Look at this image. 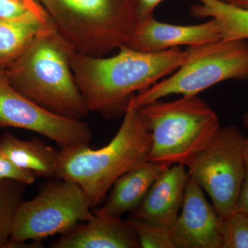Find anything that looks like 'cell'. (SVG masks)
<instances>
[{
    "mask_svg": "<svg viewBox=\"0 0 248 248\" xmlns=\"http://www.w3.org/2000/svg\"><path fill=\"white\" fill-rule=\"evenodd\" d=\"M51 244L53 248H141L136 233L126 221L118 217L94 214L69 231L62 233Z\"/></svg>",
    "mask_w": 248,
    "mask_h": 248,
    "instance_id": "cell-13",
    "label": "cell"
},
{
    "mask_svg": "<svg viewBox=\"0 0 248 248\" xmlns=\"http://www.w3.org/2000/svg\"><path fill=\"white\" fill-rule=\"evenodd\" d=\"M151 146V133L140 108L130 104L120 129L107 146L94 150L79 145L58 151L57 178L78 184L93 208L119 178L149 161Z\"/></svg>",
    "mask_w": 248,
    "mask_h": 248,
    "instance_id": "cell-3",
    "label": "cell"
},
{
    "mask_svg": "<svg viewBox=\"0 0 248 248\" xmlns=\"http://www.w3.org/2000/svg\"><path fill=\"white\" fill-rule=\"evenodd\" d=\"M57 179L33 199L19 204L7 244L40 241L62 234L94 216L83 189L76 183Z\"/></svg>",
    "mask_w": 248,
    "mask_h": 248,
    "instance_id": "cell-7",
    "label": "cell"
},
{
    "mask_svg": "<svg viewBox=\"0 0 248 248\" xmlns=\"http://www.w3.org/2000/svg\"><path fill=\"white\" fill-rule=\"evenodd\" d=\"M151 135L149 161L187 168L221 128L216 112L198 96L159 100L140 108Z\"/></svg>",
    "mask_w": 248,
    "mask_h": 248,
    "instance_id": "cell-5",
    "label": "cell"
},
{
    "mask_svg": "<svg viewBox=\"0 0 248 248\" xmlns=\"http://www.w3.org/2000/svg\"><path fill=\"white\" fill-rule=\"evenodd\" d=\"M189 175L182 208L170 229L174 248H221V217Z\"/></svg>",
    "mask_w": 248,
    "mask_h": 248,
    "instance_id": "cell-10",
    "label": "cell"
},
{
    "mask_svg": "<svg viewBox=\"0 0 248 248\" xmlns=\"http://www.w3.org/2000/svg\"><path fill=\"white\" fill-rule=\"evenodd\" d=\"M244 178L240 194L237 209L248 214V135L245 136L244 142Z\"/></svg>",
    "mask_w": 248,
    "mask_h": 248,
    "instance_id": "cell-22",
    "label": "cell"
},
{
    "mask_svg": "<svg viewBox=\"0 0 248 248\" xmlns=\"http://www.w3.org/2000/svg\"><path fill=\"white\" fill-rule=\"evenodd\" d=\"M76 50L55 26L39 32L5 71L16 91L45 109L68 118L89 115L72 71Z\"/></svg>",
    "mask_w": 248,
    "mask_h": 248,
    "instance_id": "cell-2",
    "label": "cell"
},
{
    "mask_svg": "<svg viewBox=\"0 0 248 248\" xmlns=\"http://www.w3.org/2000/svg\"><path fill=\"white\" fill-rule=\"evenodd\" d=\"M0 150L20 169L38 177L57 178L58 151L37 139L20 140L6 132L0 138Z\"/></svg>",
    "mask_w": 248,
    "mask_h": 248,
    "instance_id": "cell-15",
    "label": "cell"
},
{
    "mask_svg": "<svg viewBox=\"0 0 248 248\" xmlns=\"http://www.w3.org/2000/svg\"><path fill=\"white\" fill-rule=\"evenodd\" d=\"M138 236L142 248H174L170 230L130 217L126 221Z\"/></svg>",
    "mask_w": 248,
    "mask_h": 248,
    "instance_id": "cell-19",
    "label": "cell"
},
{
    "mask_svg": "<svg viewBox=\"0 0 248 248\" xmlns=\"http://www.w3.org/2000/svg\"><path fill=\"white\" fill-rule=\"evenodd\" d=\"M243 124L246 128H248V109L245 112L244 117H243Z\"/></svg>",
    "mask_w": 248,
    "mask_h": 248,
    "instance_id": "cell-25",
    "label": "cell"
},
{
    "mask_svg": "<svg viewBox=\"0 0 248 248\" xmlns=\"http://www.w3.org/2000/svg\"><path fill=\"white\" fill-rule=\"evenodd\" d=\"M185 61L171 76L138 93L130 104L141 108L171 94L196 96L218 83L248 79V42L225 41L186 49Z\"/></svg>",
    "mask_w": 248,
    "mask_h": 248,
    "instance_id": "cell-6",
    "label": "cell"
},
{
    "mask_svg": "<svg viewBox=\"0 0 248 248\" xmlns=\"http://www.w3.org/2000/svg\"><path fill=\"white\" fill-rule=\"evenodd\" d=\"M27 184L17 181L0 180V248L11 239L13 225Z\"/></svg>",
    "mask_w": 248,
    "mask_h": 248,
    "instance_id": "cell-17",
    "label": "cell"
},
{
    "mask_svg": "<svg viewBox=\"0 0 248 248\" xmlns=\"http://www.w3.org/2000/svg\"><path fill=\"white\" fill-rule=\"evenodd\" d=\"M221 1H225V2H228V0H221Z\"/></svg>",
    "mask_w": 248,
    "mask_h": 248,
    "instance_id": "cell-26",
    "label": "cell"
},
{
    "mask_svg": "<svg viewBox=\"0 0 248 248\" xmlns=\"http://www.w3.org/2000/svg\"><path fill=\"white\" fill-rule=\"evenodd\" d=\"M170 166L148 161L119 178L107 202L95 214L118 217L135 211L160 174Z\"/></svg>",
    "mask_w": 248,
    "mask_h": 248,
    "instance_id": "cell-14",
    "label": "cell"
},
{
    "mask_svg": "<svg viewBox=\"0 0 248 248\" xmlns=\"http://www.w3.org/2000/svg\"><path fill=\"white\" fill-rule=\"evenodd\" d=\"M53 26L52 22L0 17V71H6L39 32Z\"/></svg>",
    "mask_w": 248,
    "mask_h": 248,
    "instance_id": "cell-16",
    "label": "cell"
},
{
    "mask_svg": "<svg viewBox=\"0 0 248 248\" xmlns=\"http://www.w3.org/2000/svg\"><path fill=\"white\" fill-rule=\"evenodd\" d=\"M221 40L218 24L213 18L202 24L179 26L159 22L153 16L138 22L125 46L139 51L155 53Z\"/></svg>",
    "mask_w": 248,
    "mask_h": 248,
    "instance_id": "cell-11",
    "label": "cell"
},
{
    "mask_svg": "<svg viewBox=\"0 0 248 248\" xmlns=\"http://www.w3.org/2000/svg\"><path fill=\"white\" fill-rule=\"evenodd\" d=\"M245 136L234 125L220 128L213 141L187 166L220 217L237 209L244 178Z\"/></svg>",
    "mask_w": 248,
    "mask_h": 248,
    "instance_id": "cell-8",
    "label": "cell"
},
{
    "mask_svg": "<svg viewBox=\"0 0 248 248\" xmlns=\"http://www.w3.org/2000/svg\"><path fill=\"white\" fill-rule=\"evenodd\" d=\"M228 3L241 9L248 10V0H228Z\"/></svg>",
    "mask_w": 248,
    "mask_h": 248,
    "instance_id": "cell-24",
    "label": "cell"
},
{
    "mask_svg": "<svg viewBox=\"0 0 248 248\" xmlns=\"http://www.w3.org/2000/svg\"><path fill=\"white\" fill-rule=\"evenodd\" d=\"M188 178L185 166H169L156 179L131 217L170 230L182 208Z\"/></svg>",
    "mask_w": 248,
    "mask_h": 248,
    "instance_id": "cell-12",
    "label": "cell"
},
{
    "mask_svg": "<svg viewBox=\"0 0 248 248\" xmlns=\"http://www.w3.org/2000/svg\"><path fill=\"white\" fill-rule=\"evenodd\" d=\"M36 177L34 173L14 164L0 150V180L11 179L30 185L35 182Z\"/></svg>",
    "mask_w": 248,
    "mask_h": 248,
    "instance_id": "cell-21",
    "label": "cell"
},
{
    "mask_svg": "<svg viewBox=\"0 0 248 248\" xmlns=\"http://www.w3.org/2000/svg\"><path fill=\"white\" fill-rule=\"evenodd\" d=\"M139 22L153 17V11L164 0H137Z\"/></svg>",
    "mask_w": 248,
    "mask_h": 248,
    "instance_id": "cell-23",
    "label": "cell"
},
{
    "mask_svg": "<svg viewBox=\"0 0 248 248\" xmlns=\"http://www.w3.org/2000/svg\"><path fill=\"white\" fill-rule=\"evenodd\" d=\"M78 53L105 57L125 45L139 22L137 0H38Z\"/></svg>",
    "mask_w": 248,
    "mask_h": 248,
    "instance_id": "cell-4",
    "label": "cell"
},
{
    "mask_svg": "<svg viewBox=\"0 0 248 248\" xmlns=\"http://www.w3.org/2000/svg\"><path fill=\"white\" fill-rule=\"evenodd\" d=\"M0 17L51 22L38 0H0Z\"/></svg>",
    "mask_w": 248,
    "mask_h": 248,
    "instance_id": "cell-20",
    "label": "cell"
},
{
    "mask_svg": "<svg viewBox=\"0 0 248 248\" xmlns=\"http://www.w3.org/2000/svg\"><path fill=\"white\" fill-rule=\"evenodd\" d=\"M110 58L76 52L71 68L90 111L108 120L125 115L130 102L182 66L186 50L174 48L155 53L139 51L124 45Z\"/></svg>",
    "mask_w": 248,
    "mask_h": 248,
    "instance_id": "cell-1",
    "label": "cell"
},
{
    "mask_svg": "<svg viewBox=\"0 0 248 248\" xmlns=\"http://www.w3.org/2000/svg\"><path fill=\"white\" fill-rule=\"evenodd\" d=\"M221 248H248V214L236 210L221 217Z\"/></svg>",
    "mask_w": 248,
    "mask_h": 248,
    "instance_id": "cell-18",
    "label": "cell"
},
{
    "mask_svg": "<svg viewBox=\"0 0 248 248\" xmlns=\"http://www.w3.org/2000/svg\"><path fill=\"white\" fill-rule=\"evenodd\" d=\"M24 129L40 134L61 148L89 145L93 134L82 120L57 115L28 99L9 84L0 71V128Z\"/></svg>",
    "mask_w": 248,
    "mask_h": 248,
    "instance_id": "cell-9",
    "label": "cell"
}]
</instances>
